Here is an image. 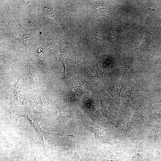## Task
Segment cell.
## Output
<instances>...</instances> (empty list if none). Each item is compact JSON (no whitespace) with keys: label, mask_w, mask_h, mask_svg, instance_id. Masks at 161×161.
<instances>
[{"label":"cell","mask_w":161,"mask_h":161,"mask_svg":"<svg viewBox=\"0 0 161 161\" xmlns=\"http://www.w3.org/2000/svg\"><path fill=\"white\" fill-rule=\"evenodd\" d=\"M17 119L23 117L27 118L30 123V126L33 128L37 133L38 136L40 137L42 142L44 149L45 148L43 137L47 134H51L43 130L41 127L39 120L38 117L34 114L31 110L24 107H19L16 110Z\"/></svg>","instance_id":"2"},{"label":"cell","mask_w":161,"mask_h":161,"mask_svg":"<svg viewBox=\"0 0 161 161\" xmlns=\"http://www.w3.org/2000/svg\"><path fill=\"white\" fill-rule=\"evenodd\" d=\"M134 117H131L124 124L123 127V131L124 134L126 133L131 129L133 124Z\"/></svg>","instance_id":"6"},{"label":"cell","mask_w":161,"mask_h":161,"mask_svg":"<svg viewBox=\"0 0 161 161\" xmlns=\"http://www.w3.org/2000/svg\"><path fill=\"white\" fill-rule=\"evenodd\" d=\"M158 159L161 160V152L158 155Z\"/></svg>","instance_id":"8"},{"label":"cell","mask_w":161,"mask_h":161,"mask_svg":"<svg viewBox=\"0 0 161 161\" xmlns=\"http://www.w3.org/2000/svg\"><path fill=\"white\" fill-rule=\"evenodd\" d=\"M122 155L118 152H112L108 154L100 161H120Z\"/></svg>","instance_id":"5"},{"label":"cell","mask_w":161,"mask_h":161,"mask_svg":"<svg viewBox=\"0 0 161 161\" xmlns=\"http://www.w3.org/2000/svg\"><path fill=\"white\" fill-rule=\"evenodd\" d=\"M78 122L79 124L83 125L92 132L97 142L102 144H112V136L109 129L102 127L87 118H83Z\"/></svg>","instance_id":"1"},{"label":"cell","mask_w":161,"mask_h":161,"mask_svg":"<svg viewBox=\"0 0 161 161\" xmlns=\"http://www.w3.org/2000/svg\"><path fill=\"white\" fill-rule=\"evenodd\" d=\"M31 161H38L37 160L36 157L35 156V154L34 153V151L32 148V144L31 143Z\"/></svg>","instance_id":"7"},{"label":"cell","mask_w":161,"mask_h":161,"mask_svg":"<svg viewBox=\"0 0 161 161\" xmlns=\"http://www.w3.org/2000/svg\"><path fill=\"white\" fill-rule=\"evenodd\" d=\"M20 23L19 26L16 29L15 39L23 42L28 49L35 41L39 32V28L28 29L22 27Z\"/></svg>","instance_id":"3"},{"label":"cell","mask_w":161,"mask_h":161,"mask_svg":"<svg viewBox=\"0 0 161 161\" xmlns=\"http://www.w3.org/2000/svg\"><path fill=\"white\" fill-rule=\"evenodd\" d=\"M149 137L152 142L155 145H160L159 130L157 126H154L152 128L149 133Z\"/></svg>","instance_id":"4"},{"label":"cell","mask_w":161,"mask_h":161,"mask_svg":"<svg viewBox=\"0 0 161 161\" xmlns=\"http://www.w3.org/2000/svg\"><path fill=\"white\" fill-rule=\"evenodd\" d=\"M160 143H161V130H160Z\"/></svg>","instance_id":"9"}]
</instances>
